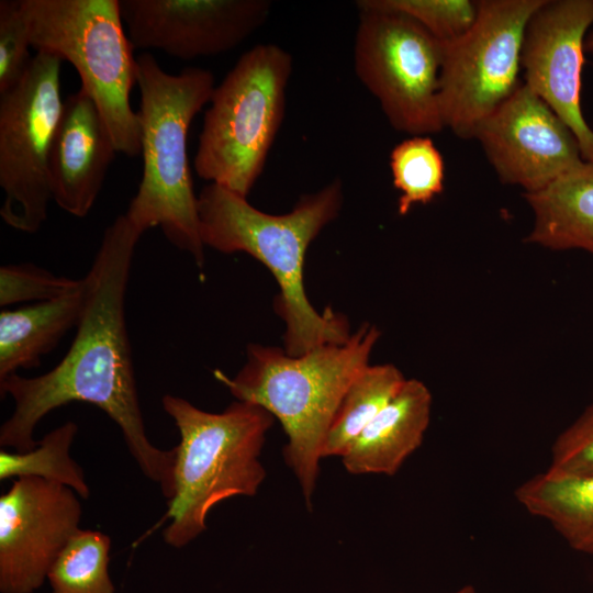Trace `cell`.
I'll return each instance as SVG.
<instances>
[{"label": "cell", "instance_id": "6da1fadb", "mask_svg": "<svg viewBox=\"0 0 593 593\" xmlns=\"http://www.w3.org/2000/svg\"><path fill=\"white\" fill-rule=\"evenodd\" d=\"M142 233L125 214L102 236L92 265L82 278L85 303L74 340L46 373L0 380L1 396L14 401L0 427V446L27 452L37 446L33 433L42 418L71 402L102 410L122 430L142 472L169 500L175 492L176 449L154 446L145 430L125 321V294L135 247Z\"/></svg>", "mask_w": 593, "mask_h": 593}, {"label": "cell", "instance_id": "7a4b0ae2", "mask_svg": "<svg viewBox=\"0 0 593 593\" xmlns=\"http://www.w3.org/2000/svg\"><path fill=\"white\" fill-rule=\"evenodd\" d=\"M343 201L340 179L305 194L291 212L281 215L259 211L245 197L215 183L205 186L198 195L204 247L224 254L246 253L264 264L278 282L275 307L286 324L288 355L344 343L351 335L344 316L331 307L321 314L312 306L303 283L307 247L339 215Z\"/></svg>", "mask_w": 593, "mask_h": 593}, {"label": "cell", "instance_id": "3957f363", "mask_svg": "<svg viewBox=\"0 0 593 593\" xmlns=\"http://www.w3.org/2000/svg\"><path fill=\"white\" fill-rule=\"evenodd\" d=\"M379 336L374 325L363 323L346 342L299 356L251 344L234 378L214 372L237 401L259 405L279 419L288 439L283 457L309 508L327 432L349 385L369 366Z\"/></svg>", "mask_w": 593, "mask_h": 593}, {"label": "cell", "instance_id": "277c9868", "mask_svg": "<svg viewBox=\"0 0 593 593\" xmlns=\"http://www.w3.org/2000/svg\"><path fill=\"white\" fill-rule=\"evenodd\" d=\"M136 64L143 174L125 216L142 234L160 227L169 243L202 267L204 245L187 139L192 120L210 102L214 77L197 67L169 74L149 53L136 57Z\"/></svg>", "mask_w": 593, "mask_h": 593}, {"label": "cell", "instance_id": "5b68a950", "mask_svg": "<svg viewBox=\"0 0 593 593\" xmlns=\"http://www.w3.org/2000/svg\"><path fill=\"white\" fill-rule=\"evenodd\" d=\"M165 412L180 435L174 467L175 492L163 521V537L182 548L206 529L210 511L233 496H253L266 470L259 460L273 416L259 405L235 401L224 411H203L166 394Z\"/></svg>", "mask_w": 593, "mask_h": 593}, {"label": "cell", "instance_id": "8992f818", "mask_svg": "<svg viewBox=\"0 0 593 593\" xmlns=\"http://www.w3.org/2000/svg\"><path fill=\"white\" fill-rule=\"evenodd\" d=\"M21 8L32 47L72 65L118 153L141 154L139 118L130 102L137 64L119 0H21Z\"/></svg>", "mask_w": 593, "mask_h": 593}, {"label": "cell", "instance_id": "52a82bcc", "mask_svg": "<svg viewBox=\"0 0 593 593\" xmlns=\"http://www.w3.org/2000/svg\"><path fill=\"white\" fill-rule=\"evenodd\" d=\"M291 72L289 52L259 44L215 86L193 160L202 179L247 198L283 121Z\"/></svg>", "mask_w": 593, "mask_h": 593}, {"label": "cell", "instance_id": "ba28073f", "mask_svg": "<svg viewBox=\"0 0 593 593\" xmlns=\"http://www.w3.org/2000/svg\"><path fill=\"white\" fill-rule=\"evenodd\" d=\"M356 76L391 126L427 136L445 126L438 103L443 43L411 16L380 0L357 2Z\"/></svg>", "mask_w": 593, "mask_h": 593}, {"label": "cell", "instance_id": "9c48e42d", "mask_svg": "<svg viewBox=\"0 0 593 593\" xmlns=\"http://www.w3.org/2000/svg\"><path fill=\"white\" fill-rule=\"evenodd\" d=\"M545 0H480L473 25L443 43L438 103L445 127L473 138L479 124L523 83L525 31Z\"/></svg>", "mask_w": 593, "mask_h": 593}, {"label": "cell", "instance_id": "30bf717a", "mask_svg": "<svg viewBox=\"0 0 593 593\" xmlns=\"http://www.w3.org/2000/svg\"><path fill=\"white\" fill-rule=\"evenodd\" d=\"M61 61L36 52L22 80L0 93V216L24 233L41 228L53 200L49 157L64 107Z\"/></svg>", "mask_w": 593, "mask_h": 593}, {"label": "cell", "instance_id": "8fae6325", "mask_svg": "<svg viewBox=\"0 0 593 593\" xmlns=\"http://www.w3.org/2000/svg\"><path fill=\"white\" fill-rule=\"evenodd\" d=\"M68 486L21 477L0 496V592L33 593L80 529L81 505Z\"/></svg>", "mask_w": 593, "mask_h": 593}, {"label": "cell", "instance_id": "7c38bea8", "mask_svg": "<svg viewBox=\"0 0 593 593\" xmlns=\"http://www.w3.org/2000/svg\"><path fill=\"white\" fill-rule=\"evenodd\" d=\"M593 0H545L528 21L521 56L525 85L571 130L584 161H593V130L581 107L584 42Z\"/></svg>", "mask_w": 593, "mask_h": 593}, {"label": "cell", "instance_id": "4fadbf2b", "mask_svg": "<svg viewBox=\"0 0 593 593\" xmlns=\"http://www.w3.org/2000/svg\"><path fill=\"white\" fill-rule=\"evenodd\" d=\"M499 179L536 192L583 161L575 136L524 82L477 127Z\"/></svg>", "mask_w": 593, "mask_h": 593}, {"label": "cell", "instance_id": "5bb4252c", "mask_svg": "<svg viewBox=\"0 0 593 593\" xmlns=\"http://www.w3.org/2000/svg\"><path fill=\"white\" fill-rule=\"evenodd\" d=\"M134 48L190 60L228 52L269 18L268 0H119Z\"/></svg>", "mask_w": 593, "mask_h": 593}, {"label": "cell", "instance_id": "9a60e30c", "mask_svg": "<svg viewBox=\"0 0 593 593\" xmlns=\"http://www.w3.org/2000/svg\"><path fill=\"white\" fill-rule=\"evenodd\" d=\"M118 153L92 98L80 88L64 102L49 157L53 201L85 217L102 189Z\"/></svg>", "mask_w": 593, "mask_h": 593}, {"label": "cell", "instance_id": "2e32d148", "mask_svg": "<svg viewBox=\"0 0 593 593\" xmlns=\"http://www.w3.org/2000/svg\"><path fill=\"white\" fill-rule=\"evenodd\" d=\"M432 394L419 380H405L342 457L351 474L394 475L422 445L430 422Z\"/></svg>", "mask_w": 593, "mask_h": 593}, {"label": "cell", "instance_id": "e0dca14e", "mask_svg": "<svg viewBox=\"0 0 593 593\" xmlns=\"http://www.w3.org/2000/svg\"><path fill=\"white\" fill-rule=\"evenodd\" d=\"M534 223L526 242L593 254V161H582L545 188L525 193Z\"/></svg>", "mask_w": 593, "mask_h": 593}, {"label": "cell", "instance_id": "ac0fdd59", "mask_svg": "<svg viewBox=\"0 0 593 593\" xmlns=\"http://www.w3.org/2000/svg\"><path fill=\"white\" fill-rule=\"evenodd\" d=\"M85 303L83 284L68 295L36 302L0 313V380L41 365L42 358L52 351L76 327Z\"/></svg>", "mask_w": 593, "mask_h": 593}, {"label": "cell", "instance_id": "d6986e66", "mask_svg": "<svg viewBox=\"0 0 593 593\" xmlns=\"http://www.w3.org/2000/svg\"><path fill=\"white\" fill-rule=\"evenodd\" d=\"M515 497L572 549L593 555V475L562 477L546 470L523 482Z\"/></svg>", "mask_w": 593, "mask_h": 593}, {"label": "cell", "instance_id": "ffe728a7", "mask_svg": "<svg viewBox=\"0 0 593 593\" xmlns=\"http://www.w3.org/2000/svg\"><path fill=\"white\" fill-rule=\"evenodd\" d=\"M406 379L393 365L367 366L346 391L325 437L322 458L343 457Z\"/></svg>", "mask_w": 593, "mask_h": 593}, {"label": "cell", "instance_id": "44dd1931", "mask_svg": "<svg viewBox=\"0 0 593 593\" xmlns=\"http://www.w3.org/2000/svg\"><path fill=\"white\" fill-rule=\"evenodd\" d=\"M78 432L75 422H66L46 434L27 452L0 450V480L36 477L63 484L87 500L90 489L81 467L70 457V446Z\"/></svg>", "mask_w": 593, "mask_h": 593}, {"label": "cell", "instance_id": "7402d4cb", "mask_svg": "<svg viewBox=\"0 0 593 593\" xmlns=\"http://www.w3.org/2000/svg\"><path fill=\"white\" fill-rule=\"evenodd\" d=\"M110 549L105 534L79 529L48 571L53 593H114L108 569Z\"/></svg>", "mask_w": 593, "mask_h": 593}, {"label": "cell", "instance_id": "603a6c76", "mask_svg": "<svg viewBox=\"0 0 593 593\" xmlns=\"http://www.w3.org/2000/svg\"><path fill=\"white\" fill-rule=\"evenodd\" d=\"M394 187L401 192L400 215L415 204H426L444 190V159L428 136H411L399 143L390 154Z\"/></svg>", "mask_w": 593, "mask_h": 593}, {"label": "cell", "instance_id": "cb8c5ba5", "mask_svg": "<svg viewBox=\"0 0 593 593\" xmlns=\"http://www.w3.org/2000/svg\"><path fill=\"white\" fill-rule=\"evenodd\" d=\"M82 279L57 276L31 262L0 268V305L55 300L78 291Z\"/></svg>", "mask_w": 593, "mask_h": 593}, {"label": "cell", "instance_id": "d4e9b609", "mask_svg": "<svg viewBox=\"0 0 593 593\" xmlns=\"http://www.w3.org/2000/svg\"><path fill=\"white\" fill-rule=\"evenodd\" d=\"M423 25L439 42L447 43L467 33L473 25L478 3L471 0H380Z\"/></svg>", "mask_w": 593, "mask_h": 593}, {"label": "cell", "instance_id": "484cf974", "mask_svg": "<svg viewBox=\"0 0 593 593\" xmlns=\"http://www.w3.org/2000/svg\"><path fill=\"white\" fill-rule=\"evenodd\" d=\"M21 0L0 1V93L15 87L33 60Z\"/></svg>", "mask_w": 593, "mask_h": 593}, {"label": "cell", "instance_id": "4316f807", "mask_svg": "<svg viewBox=\"0 0 593 593\" xmlns=\"http://www.w3.org/2000/svg\"><path fill=\"white\" fill-rule=\"evenodd\" d=\"M547 471L562 477L593 475V404L556 438Z\"/></svg>", "mask_w": 593, "mask_h": 593}, {"label": "cell", "instance_id": "83f0119b", "mask_svg": "<svg viewBox=\"0 0 593 593\" xmlns=\"http://www.w3.org/2000/svg\"><path fill=\"white\" fill-rule=\"evenodd\" d=\"M584 51L585 53L593 55V31H591L585 37Z\"/></svg>", "mask_w": 593, "mask_h": 593}, {"label": "cell", "instance_id": "f1b7e54d", "mask_svg": "<svg viewBox=\"0 0 593 593\" xmlns=\"http://www.w3.org/2000/svg\"><path fill=\"white\" fill-rule=\"evenodd\" d=\"M454 593H475V590H474V588H472L470 585H467V586H463V588L459 589L458 591H456Z\"/></svg>", "mask_w": 593, "mask_h": 593}]
</instances>
